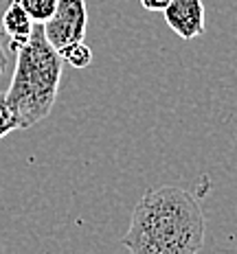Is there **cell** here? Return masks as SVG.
I'll list each match as a JSON object with an SVG mask.
<instances>
[{
  "label": "cell",
  "instance_id": "cell-1",
  "mask_svg": "<svg viewBox=\"0 0 237 254\" xmlns=\"http://www.w3.org/2000/svg\"><path fill=\"white\" fill-rule=\"evenodd\" d=\"M121 243L130 254H198L204 243L202 206L180 187L145 190Z\"/></svg>",
  "mask_w": 237,
  "mask_h": 254
},
{
  "label": "cell",
  "instance_id": "cell-2",
  "mask_svg": "<svg viewBox=\"0 0 237 254\" xmlns=\"http://www.w3.org/2000/svg\"><path fill=\"white\" fill-rule=\"evenodd\" d=\"M62 64L64 60L44 38L42 24H35L31 38L15 51L11 86L4 92L18 129H29L49 116L60 92Z\"/></svg>",
  "mask_w": 237,
  "mask_h": 254
},
{
  "label": "cell",
  "instance_id": "cell-3",
  "mask_svg": "<svg viewBox=\"0 0 237 254\" xmlns=\"http://www.w3.org/2000/svg\"><path fill=\"white\" fill-rule=\"evenodd\" d=\"M86 24H88V11L86 0H57V9L42 24L44 38L49 44L60 53L68 44L83 42L86 38Z\"/></svg>",
  "mask_w": 237,
  "mask_h": 254
},
{
  "label": "cell",
  "instance_id": "cell-4",
  "mask_svg": "<svg viewBox=\"0 0 237 254\" xmlns=\"http://www.w3.org/2000/svg\"><path fill=\"white\" fill-rule=\"evenodd\" d=\"M165 22L182 40H193L204 33L202 0H171L165 9Z\"/></svg>",
  "mask_w": 237,
  "mask_h": 254
},
{
  "label": "cell",
  "instance_id": "cell-5",
  "mask_svg": "<svg viewBox=\"0 0 237 254\" xmlns=\"http://www.w3.org/2000/svg\"><path fill=\"white\" fill-rule=\"evenodd\" d=\"M0 26H2L4 35H7L9 44H11V49L18 51L20 46L31 38L35 22L26 15V11L18 4V0H9L7 7H4L2 18H0Z\"/></svg>",
  "mask_w": 237,
  "mask_h": 254
},
{
  "label": "cell",
  "instance_id": "cell-6",
  "mask_svg": "<svg viewBox=\"0 0 237 254\" xmlns=\"http://www.w3.org/2000/svg\"><path fill=\"white\" fill-rule=\"evenodd\" d=\"M18 4L26 11L35 24H44L57 9V0H18Z\"/></svg>",
  "mask_w": 237,
  "mask_h": 254
},
{
  "label": "cell",
  "instance_id": "cell-7",
  "mask_svg": "<svg viewBox=\"0 0 237 254\" xmlns=\"http://www.w3.org/2000/svg\"><path fill=\"white\" fill-rule=\"evenodd\" d=\"M60 57L66 64H71L73 68H86L92 64V51H90V46H86L83 42L68 44L66 49L60 51Z\"/></svg>",
  "mask_w": 237,
  "mask_h": 254
},
{
  "label": "cell",
  "instance_id": "cell-8",
  "mask_svg": "<svg viewBox=\"0 0 237 254\" xmlns=\"http://www.w3.org/2000/svg\"><path fill=\"white\" fill-rule=\"evenodd\" d=\"M13 129H18V125H15V116L11 112V108H9L4 92H0V138H4L7 134H11Z\"/></svg>",
  "mask_w": 237,
  "mask_h": 254
},
{
  "label": "cell",
  "instance_id": "cell-9",
  "mask_svg": "<svg viewBox=\"0 0 237 254\" xmlns=\"http://www.w3.org/2000/svg\"><path fill=\"white\" fill-rule=\"evenodd\" d=\"M13 60H15V51L11 49V44H9L2 26H0V77L9 70V66H11Z\"/></svg>",
  "mask_w": 237,
  "mask_h": 254
},
{
  "label": "cell",
  "instance_id": "cell-10",
  "mask_svg": "<svg viewBox=\"0 0 237 254\" xmlns=\"http://www.w3.org/2000/svg\"><path fill=\"white\" fill-rule=\"evenodd\" d=\"M171 0H141V4L147 9V11H165L169 7Z\"/></svg>",
  "mask_w": 237,
  "mask_h": 254
}]
</instances>
